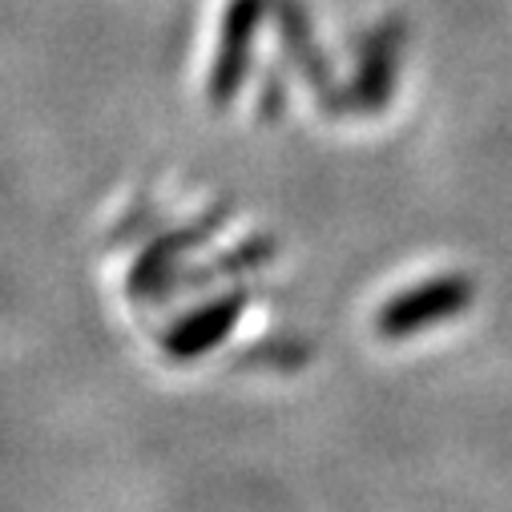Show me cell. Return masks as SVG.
Returning a JSON list of instances; mask_svg holds the SVG:
<instances>
[{
  "label": "cell",
  "mask_w": 512,
  "mask_h": 512,
  "mask_svg": "<svg viewBox=\"0 0 512 512\" xmlns=\"http://www.w3.org/2000/svg\"><path fill=\"white\" fill-rule=\"evenodd\" d=\"M476 303V279L472 275H436L424 279L400 295H392L375 315V331L383 339H412L436 323H448L456 315H464Z\"/></svg>",
  "instance_id": "6da1fadb"
},
{
  "label": "cell",
  "mask_w": 512,
  "mask_h": 512,
  "mask_svg": "<svg viewBox=\"0 0 512 512\" xmlns=\"http://www.w3.org/2000/svg\"><path fill=\"white\" fill-rule=\"evenodd\" d=\"M246 303H250V287H230L226 295L194 307L190 315H182L178 323H170L162 331V351L178 363H190V359H202L210 351H218L226 343V335L234 331V323L246 315Z\"/></svg>",
  "instance_id": "7a4b0ae2"
},
{
  "label": "cell",
  "mask_w": 512,
  "mask_h": 512,
  "mask_svg": "<svg viewBox=\"0 0 512 512\" xmlns=\"http://www.w3.org/2000/svg\"><path fill=\"white\" fill-rule=\"evenodd\" d=\"M222 222H226V210L218 206V210L202 214L194 226H186V230H178V234L154 238V242L138 254V263H134V271H130V295H134V299H158V295H166V291H178L182 259H186V254H190L198 242H206Z\"/></svg>",
  "instance_id": "3957f363"
},
{
  "label": "cell",
  "mask_w": 512,
  "mask_h": 512,
  "mask_svg": "<svg viewBox=\"0 0 512 512\" xmlns=\"http://www.w3.org/2000/svg\"><path fill=\"white\" fill-rule=\"evenodd\" d=\"M250 0H234V9L226 17V29H222V53L214 61V73H210V97L214 105H226L242 77H246V65H250V29H254V13L246 9Z\"/></svg>",
  "instance_id": "277c9868"
},
{
  "label": "cell",
  "mask_w": 512,
  "mask_h": 512,
  "mask_svg": "<svg viewBox=\"0 0 512 512\" xmlns=\"http://www.w3.org/2000/svg\"><path fill=\"white\" fill-rule=\"evenodd\" d=\"M271 259H275V242L263 238V234H254V238H246L242 246L226 250L210 271H214V279H222V275H226V279H238V275H250V271H263Z\"/></svg>",
  "instance_id": "5b68a950"
}]
</instances>
